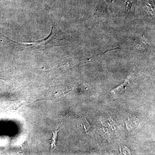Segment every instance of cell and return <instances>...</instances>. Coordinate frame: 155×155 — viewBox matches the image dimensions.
<instances>
[{"label": "cell", "mask_w": 155, "mask_h": 155, "mask_svg": "<svg viewBox=\"0 0 155 155\" xmlns=\"http://www.w3.org/2000/svg\"><path fill=\"white\" fill-rule=\"evenodd\" d=\"M129 78H127L126 80L125 81V82H124L122 84L120 85V86L117 87L116 88L114 89L112 91V92L113 93L115 94H119L121 93L126 88V87L128 85V84L130 82Z\"/></svg>", "instance_id": "1"}, {"label": "cell", "mask_w": 155, "mask_h": 155, "mask_svg": "<svg viewBox=\"0 0 155 155\" xmlns=\"http://www.w3.org/2000/svg\"><path fill=\"white\" fill-rule=\"evenodd\" d=\"M58 130L55 131V132H53V136L52 137V139L51 145V148L54 147V146L56 147V143H57V137H58Z\"/></svg>", "instance_id": "2"}, {"label": "cell", "mask_w": 155, "mask_h": 155, "mask_svg": "<svg viewBox=\"0 0 155 155\" xmlns=\"http://www.w3.org/2000/svg\"><path fill=\"white\" fill-rule=\"evenodd\" d=\"M122 148V151H123V153L124 154H131V153H130V150L128 149V148L127 147L125 146L121 147Z\"/></svg>", "instance_id": "3"}]
</instances>
